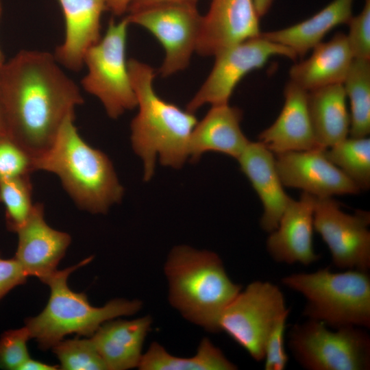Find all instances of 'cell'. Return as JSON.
Segmentation results:
<instances>
[{
    "mask_svg": "<svg viewBox=\"0 0 370 370\" xmlns=\"http://www.w3.org/2000/svg\"><path fill=\"white\" fill-rule=\"evenodd\" d=\"M53 55L23 50L0 69L6 134L34 159L54 142L65 120L84 103L77 84Z\"/></svg>",
    "mask_w": 370,
    "mask_h": 370,
    "instance_id": "cell-1",
    "label": "cell"
},
{
    "mask_svg": "<svg viewBox=\"0 0 370 370\" xmlns=\"http://www.w3.org/2000/svg\"><path fill=\"white\" fill-rule=\"evenodd\" d=\"M370 213L345 212L332 197H315L314 230L327 245L333 264L341 269L370 268Z\"/></svg>",
    "mask_w": 370,
    "mask_h": 370,
    "instance_id": "cell-12",
    "label": "cell"
},
{
    "mask_svg": "<svg viewBox=\"0 0 370 370\" xmlns=\"http://www.w3.org/2000/svg\"><path fill=\"white\" fill-rule=\"evenodd\" d=\"M1 13H2V3H1V0H0V18L1 16ZM4 63H5V58H4L2 51L0 49V69L4 64Z\"/></svg>",
    "mask_w": 370,
    "mask_h": 370,
    "instance_id": "cell-40",
    "label": "cell"
},
{
    "mask_svg": "<svg viewBox=\"0 0 370 370\" xmlns=\"http://www.w3.org/2000/svg\"><path fill=\"white\" fill-rule=\"evenodd\" d=\"M347 40L354 58L370 60V0H365L362 11L349 22Z\"/></svg>",
    "mask_w": 370,
    "mask_h": 370,
    "instance_id": "cell-32",
    "label": "cell"
},
{
    "mask_svg": "<svg viewBox=\"0 0 370 370\" xmlns=\"http://www.w3.org/2000/svg\"><path fill=\"white\" fill-rule=\"evenodd\" d=\"M273 0H254L256 9L260 17L263 16L270 9Z\"/></svg>",
    "mask_w": 370,
    "mask_h": 370,
    "instance_id": "cell-38",
    "label": "cell"
},
{
    "mask_svg": "<svg viewBox=\"0 0 370 370\" xmlns=\"http://www.w3.org/2000/svg\"><path fill=\"white\" fill-rule=\"evenodd\" d=\"M288 347L295 360L307 370L370 369V336L360 327L332 331L322 322L308 319L292 326Z\"/></svg>",
    "mask_w": 370,
    "mask_h": 370,
    "instance_id": "cell-7",
    "label": "cell"
},
{
    "mask_svg": "<svg viewBox=\"0 0 370 370\" xmlns=\"http://www.w3.org/2000/svg\"><path fill=\"white\" fill-rule=\"evenodd\" d=\"M132 0H107V10L114 15L121 16L126 13Z\"/></svg>",
    "mask_w": 370,
    "mask_h": 370,
    "instance_id": "cell-37",
    "label": "cell"
},
{
    "mask_svg": "<svg viewBox=\"0 0 370 370\" xmlns=\"http://www.w3.org/2000/svg\"><path fill=\"white\" fill-rule=\"evenodd\" d=\"M27 277L14 257L4 259L0 253V300L12 289L25 284Z\"/></svg>",
    "mask_w": 370,
    "mask_h": 370,
    "instance_id": "cell-34",
    "label": "cell"
},
{
    "mask_svg": "<svg viewBox=\"0 0 370 370\" xmlns=\"http://www.w3.org/2000/svg\"><path fill=\"white\" fill-rule=\"evenodd\" d=\"M31 338L26 326L5 331L0 337V369L18 370L29 358L27 342Z\"/></svg>",
    "mask_w": 370,
    "mask_h": 370,
    "instance_id": "cell-31",
    "label": "cell"
},
{
    "mask_svg": "<svg viewBox=\"0 0 370 370\" xmlns=\"http://www.w3.org/2000/svg\"><path fill=\"white\" fill-rule=\"evenodd\" d=\"M254 0H211L203 16L196 52L214 56L221 51L261 34Z\"/></svg>",
    "mask_w": 370,
    "mask_h": 370,
    "instance_id": "cell-14",
    "label": "cell"
},
{
    "mask_svg": "<svg viewBox=\"0 0 370 370\" xmlns=\"http://www.w3.org/2000/svg\"><path fill=\"white\" fill-rule=\"evenodd\" d=\"M74 121L75 115L65 120L51 147L34 159V170L56 175L79 208L105 214L124 189L109 158L82 138Z\"/></svg>",
    "mask_w": 370,
    "mask_h": 370,
    "instance_id": "cell-3",
    "label": "cell"
},
{
    "mask_svg": "<svg viewBox=\"0 0 370 370\" xmlns=\"http://www.w3.org/2000/svg\"><path fill=\"white\" fill-rule=\"evenodd\" d=\"M242 119V110L229 103L211 106L191 133L188 147L190 160L196 162L209 151L237 159L249 143L241 127Z\"/></svg>",
    "mask_w": 370,
    "mask_h": 370,
    "instance_id": "cell-20",
    "label": "cell"
},
{
    "mask_svg": "<svg viewBox=\"0 0 370 370\" xmlns=\"http://www.w3.org/2000/svg\"><path fill=\"white\" fill-rule=\"evenodd\" d=\"M280 288L254 281L241 290L221 312L219 332L227 333L257 362L262 361L267 340L278 321L289 314Z\"/></svg>",
    "mask_w": 370,
    "mask_h": 370,
    "instance_id": "cell-9",
    "label": "cell"
},
{
    "mask_svg": "<svg viewBox=\"0 0 370 370\" xmlns=\"http://www.w3.org/2000/svg\"><path fill=\"white\" fill-rule=\"evenodd\" d=\"M343 84L308 92V106L314 134L320 148L326 149L345 139L350 116Z\"/></svg>",
    "mask_w": 370,
    "mask_h": 370,
    "instance_id": "cell-24",
    "label": "cell"
},
{
    "mask_svg": "<svg viewBox=\"0 0 370 370\" xmlns=\"http://www.w3.org/2000/svg\"><path fill=\"white\" fill-rule=\"evenodd\" d=\"M34 157L7 134L0 136V181L31 175Z\"/></svg>",
    "mask_w": 370,
    "mask_h": 370,
    "instance_id": "cell-30",
    "label": "cell"
},
{
    "mask_svg": "<svg viewBox=\"0 0 370 370\" xmlns=\"http://www.w3.org/2000/svg\"><path fill=\"white\" fill-rule=\"evenodd\" d=\"M126 18L148 30L163 47L165 56L158 72L162 77L188 67L196 52L203 18L196 4H158L129 12Z\"/></svg>",
    "mask_w": 370,
    "mask_h": 370,
    "instance_id": "cell-10",
    "label": "cell"
},
{
    "mask_svg": "<svg viewBox=\"0 0 370 370\" xmlns=\"http://www.w3.org/2000/svg\"><path fill=\"white\" fill-rule=\"evenodd\" d=\"M6 134L2 105L0 99V136Z\"/></svg>",
    "mask_w": 370,
    "mask_h": 370,
    "instance_id": "cell-39",
    "label": "cell"
},
{
    "mask_svg": "<svg viewBox=\"0 0 370 370\" xmlns=\"http://www.w3.org/2000/svg\"><path fill=\"white\" fill-rule=\"evenodd\" d=\"M88 257L79 263L57 270L45 284L51 289L45 309L36 317L25 319L31 338L42 349L52 347L71 334L91 336L105 322L136 313L142 308L137 299H114L102 307L90 304L84 293H75L69 287L67 279L75 269L89 263Z\"/></svg>",
    "mask_w": 370,
    "mask_h": 370,
    "instance_id": "cell-5",
    "label": "cell"
},
{
    "mask_svg": "<svg viewBox=\"0 0 370 370\" xmlns=\"http://www.w3.org/2000/svg\"><path fill=\"white\" fill-rule=\"evenodd\" d=\"M18 245L14 258L28 276L45 283L58 269L71 238L51 227L44 217V206L35 203L25 224L16 232Z\"/></svg>",
    "mask_w": 370,
    "mask_h": 370,
    "instance_id": "cell-16",
    "label": "cell"
},
{
    "mask_svg": "<svg viewBox=\"0 0 370 370\" xmlns=\"http://www.w3.org/2000/svg\"><path fill=\"white\" fill-rule=\"evenodd\" d=\"M199 0H132L127 12H132L146 7L167 3H186L197 4Z\"/></svg>",
    "mask_w": 370,
    "mask_h": 370,
    "instance_id": "cell-35",
    "label": "cell"
},
{
    "mask_svg": "<svg viewBox=\"0 0 370 370\" xmlns=\"http://www.w3.org/2000/svg\"><path fill=\"white\" fill-rule=\"evenodd\" d=\"M58 365H51L29 358L19 367L18 370H56Z\"/></svg>",
    "mask_w": 370,
    "mask_h": 370,
    "instance_id": "cell-36",
    "label": "cell"
},
{
    "mask_svg": "<svg viewBox=\"0 0 370 370\" xmlns=\"http://www.w3.org/2000/svg\"><path fill=\"white\" fill-rule=\"evenodd\" d=\"M350 104L349 134L367 137L370 133V60L354 58L343 83Z\"/></svg>",
    "mask_w": 370,
    "mask_h": 370,
    "instance_id": "cell-26",
    "label": "cell"
},
{
    "mask_svg": "<svg viewBox=\"0 0 370 370\" xmlns=\"http://www.w3.org/2000/svg\"><path fill=\"white\" fill-rule=\"evenodd\" d=\"M65 22V38L55 58L66 68L78 71L86 51L101 39V18L107 0H58Z\"/></svg>",
    "mask_w": 370,
    "mask_h": 370,
    "instance_id": "cell-19",
    "label": "cell"
},
{
    "mask_svg": "<svg viewBox=\"0 0 370 370\" xmlns=\"http://www.w3.org/2000/svg\"><path fill=\"white\" fill-rule=\"evenodd\" d=\"M275 56L291 60L297 57L288 47L262 34L221 51L214 56L215 61L210 74L188 103L186 110L195 113L206 104L229 103L238 82L249 72L263 67Z\"/></svg>",
    "mask_w": 370,
    "mask_h": 370,
    "instance_id": "cell-11",
    "label": "cell"
},
{
    "mask_svg": "<svg viewBox=\"0 0 370 370\" xmlns=\"http://www.w3.org/2000/svg\"><path fill=\"white\" fill-rule=\"evenodd\" d=\"M284 102L276 120L258 136L274 154L321 149L317 144L308 106V91L289 81L284 90Z\"/></svg>",
    "mask_w": 370,
    "mask_h": 370,
    "instance_id": "cell-17",
    "label": "cell"
},
{
    "mask_svg": "<svg viewBox=\"0 0 370 370\" xmlns=\"http://www.w3.org/2000/svg\"><path fill=\"white\" fill-rule=\"evenodd\" d=\"M314 196L303 192L291 199L277 228L266 243L268 254L278 263L309 265L319 259L313 247Z\"/></svg>",
    "mask_w": 370,
    "mask_h": 370,
    "instance_id": "cell-15",
    "label": "cell"
},
{
    "mask_svg": "<svg viewBox=\"0 0 370 370\" xmlns=\"http://www.w3.org/2000/svg\"><path fill=\"white\" fill-rule=\"evenodd\" d=\"M151 318L110 320L90 336L107 369L125 370L138 367L145 339L151 328Z\"/></svg>",
    "mask_w": 370,
    "mask_h": 370,
    "instance_id": "cell-21",
    "label": "cell"
},
{
    "mask_svg": "<svg viewBox=\"0 0 370 370\" xmlns=\"http://www.w3.org/2000/svg\"><path fill=\"white\" fill-rule=\"evenodd\" d=\"M312 50L310 57L291 66L290 81L308 92L343 84L354 58L347 35L338 32Z\"/></svg>",
    "mask_w": 370,
    "mask_h": 370,
    "instance_id": "cell-22",
    "label": "cell"
},
{
    "mask_svg": "<svg viewBox=\"0 0 370 370\" xmlns=\"http://www.w3.org/2000/svg\"><path fill=\"white\" fill-rule=\"evenodd\" d=\"M324 150L274 154L284 186L299 188L319 197L360 193L359 188L327 158Z\"/></svg>",
    "mask_w": 370,
    "mask_h": 370,
    "instance_id": "cell-13",
    "label": "cell"
},
{
    "mask_svg": "<svg viewBox=\"0 0 370 370\" xmlns=\"http://www.w3.org/2000/svg\"><path fill=\"white\" fill-rule=\"evenodd\" d=\"M127 65L138 107L130 125L131 144L143 162V179L148 181L154 173L158 155L164 166H183L198 121L193 112L157 95L153 88L156 73L151 66L134 58L127 60Z\"/></svg>",
    "mask_w": 370,
    "mask_h": 370,
    "instance_id": "cell-2",
    "label": "cell"
},
{
    "mask_svg": "<svg viewBox=\"0 0 370 370\" xmlns=\"http://www.w3.org/2000/svg\"><path fill=\"white\" fill-rule=\"evenodd\" d=\"M306 300L303 315L328 327H370V276L368 271L335 273L323 268L296 273L281 280Z\"/></svg>",
    "mask_w": 370,
    "mask_h": 370,
    "instance_id": "cell-6",
    "label": "cell"
},
{
    "mask_svg": "<svg viewBox=\"0 0 370 370\" xmlns=\"http://www.w3.org/2000/svg\"><path fill=\"white\" fill-rule=\"evenodd\" d=\"M288 314L283 316L271 332L264 347L265 370H284L288 362L284 347V332Z\"/></svg>",
    "mask_w": 370,
    "mask_h": 370,
    "instance_id": "cell-33",
    "label": "cell"
},
{
    "mask_svg": "<svg viewBox=\"0 0 370 370\" xmlns=\"http://www.w3.org/2000/svg\"><path fill=\"white\" fill-rule=\"evenodd\" d=\"M327 158L338 167L360 190L370 187V139H345L324 150Z\"/></svg>",
    "mask_w": 370,
    "mask_h": 370,
    "instance_id": "cell-27",
    "label": "cell"
},
{
    "mask_svg": "<svg viewBox=\"0 0 370 370\" xmlns=\"http://www.w3.org/2000/svg\"><path fill=\"white\" fill-rule=\"evenodd\" d=\"M30 175L0 181V203L5 208L6 226L16 232L34 208Z\"/></svg>",
    "mask_w": 370,
    "mask_h": 370,
    "instance_id": "cell-28",
    "label": "cell"
},
{
    "mask_svg": "<svg viewBox=\"0 0 370 370\" xmlns=\"http://www.w3.org/2000/svg\"><path fill=\"white\" fill-rule=\"evenodd\" d=\"M130 25L126 16L118 23L111 19L104 36L84 56L88 73L82 79V86L99 99L113 119L137 107L126 60Z\"/></svg>",
    "mask_w": 370,
    "mask_h": 370,
    "instance_id": "cell-8",
    "label": "cell"
},
{
    "mask_svg": "<svg viewBox=\"0 0 370 370\" xmlns=\"http://www.w3.org/2000/svg\"><path fill=\"white\" fill-rule=\"evenodd\" d=\"M63 370H104L106 365L91 339L60 341L52 347Z\"/></svg>",
    "mask_w": 370,
    "mask_h": 370,
    "instance_id": "cell-29",
    "label": "cell"
},
{
    "mask_svg": "<svg viewBox=\"0 0 370 370\" xmlns=\"http://www.w3.org/2000/svg\"><path fill=\"white\" fill-rule=\"evenodd\" d=\"M140 370H234L237 366L207 337L199 343L197 353L188 358L169 354L157 342L152 343L143 354Z\"/></svg>",
    "mask_w": 370,
    "mask_h": 370,
    "instance_id": "cell-25",
    "label": "cell"
},
{
    "mask_svg": "<svg viewBox=\"0 0 370 370\" xmlns=\"http://www.w3.org/2000/svg\"><path fill=\"white\" fill-rule=\"evenodd\" d=\"M169 301L188 321L219 332V318L242 290L229 278L216 253L188 245L174 247L164 265Z\"/></svg>",
    "mask_w": 370,
    "mask_h": 370,
    "instance_id": "cell-4",
    "label": "cell"
},
{
    "mask_svg": "<svg viewBox=\"0 0 370 370\" xmlns=\"http://www.w3.org/2000/svg\"><path fill=\"white\" fill-rule=\"evenodd\" d=\"M354 0H333L311 17L293 25L261 33L266 38L285 46L297 56L312 50L338 25L347 24L352 14Z\"/></svg>",
    "mask_w": 370,
    "mask_h": 370,
    "instance_id": "cell-23",
    "label": "cell"
},
{
    "mask_svg": "<svg viewBox=\"0 0 370 370\" xmlns=\"http://www.w3.org/2000/svg\"><path fill=\"white\" fill-rule=\"evenodd\" d=\"M237 160L261 201L263 212L260 226L270 233L277 228L291 199L284 191L275 155L260 141H249Z\"/></svg>",
    "mask_w": 370,
    "mask_h": 370,
    "instance_id": "cell-18",
    "label": "cell"
}]
</instances>
